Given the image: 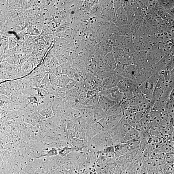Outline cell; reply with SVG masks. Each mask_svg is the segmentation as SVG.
Instances as JSON below:
<instances>
[{"instance_id": "4316f807", "label": "cell", "mask_w": 174, "mask_h": 174, "mask_svg": "<svg viewBox=\"0 0 174 174\" xmlns=\"http://www.w3.org/2000/svg\"><path fill=\"white\" fill-rule=\"evenodd\" d=\"M48 77L51 85L55 88H57L59 83L58 78L51 72L49 73Z\"/></svg>"}, {"instance_id": "52a82bcc", "label": "cell", "mask_w": 174, "mask_h": 174, "mask_svg": "<svg viewBox=\"0 0 174 174\" xmlns=\"http://www.w3.org/2000/svg\"><path fill=\"white\" fill-rule=\"evenodd\" d=\"M138 71V65L133 64L129 65L124 70L122 76L130 80L136 81Z\"/></svg>"}, {"instance_id": "74e56055", "label": "cell", "mask_w": 174, "mask_h": 174, "mask_svg": "<svg viewBox=\"0 0 174 174\" xmlns=\"http://www.w3.org/2000/svg\"><path fill=\"white\" fill-rule=\"evenodd\" d=\"M51 72L58 78L63 75L62 72L61 67L60 66L55 68Z\"/></svg>"}, {"instance_id": "9c48e42d", "label": "cell", "mask_w": 174, "mask_h": 174, "mask_svg": "<svg viewBox=\"0 0 174 174\" xmlns=\"http://www.w3.org/2000/svg\"><path fill=\"white\" fill-rule=\"evenodd\" d=\"M112 52L117 64L121 63L127 55L122 47L119 46L113 47Z\"/></svg>"}, {"instance_id": "484cf974", "label": "cell", "mask_w": 174, "mask_h": 174, "mask_svg": "<svg viewBox=\"0 0 174 174\" xmlns=\"http://www.w3.org/2000/svg\"><path fill=\"white\" fill-rule=\"evenodd\" d=\"M67 91L66 89L58 87L55 96L59 98L65 99Z\"/></svg>"}, {"instance_id": "ab89813d", "label": "cell", "mask_w": 174, "mask_h": 174, "mask_svg": "<svg viewBox=\"0 0 174 174\" xmlns=\"http://www.w3.org/2000/svg\"><path fill=\"white\" fill-rule=\"evenodd\" d=\"M78 70L77 68L73 66L71 68L67 74V76L71 79H73L74 75L77 73Z\"/></svg>"}, {"instance_id": "5bb4252c", "label": "cell", "mask_w": 174, "mask_h": 174, "mask_svg": "<svg viewBox=\"0 0 174 174\" xmlns=\"http://www.w3.org/2000/svg\"><path fill=\"white\" fill-rule=\"evenodd\" d=\"M107 116L122 115L123 116L122 111L120 103H117L111 108L107 113Z\"/></svg>"}, {"instance_id": "60d3db41", "label": "cell", "mask_w": 174, "mask_h": 174, "mask_svg": "<svg viewBox=\"0 0 174 174\" xmlns=\"http://www.w3.org/2000/svg\"><path fill=\"white\" fill-rule=\"evenodd\" d=\"M77 83V82L75 81V80H74L73 79H71L70 80V81L67 84L66 89L67 90H70L74 88Z\"/></svg>"}, {"instance_id": "f1b7e54d", "label": "cell", "mask_w": 174, "mask_h": 174, "mask_svg": "<svg viewBox=\"0 0 174 174\" xmlns=\"http://www.w3.org/2000/svg\"><path fill=\"white\" fill-rule=\"evenodd\" d=\"M37 93L40 100H43L47 97L49 95L47 92L45 90L40 88L39 87L36 88Z\"/></svg>"}, {"instance_id": "8992f818", "label": "cell", "mask_w": 174, "mask_h": 174, "mask_svg": "<svg viewBox=\"0 0 174 174\" xmlns=\"http://www.w3.org/2000/svg\"><path fill=\"white\" fill-rule=\"evenodd\" d=\"M117 74L113 73L108 77L103 80L101 90H105L115 88V87L117 86Z\"/></svg>"}, {"instance_id": "83f0119b", "label": "cell", "mask_w": 174, "mask_h": 174, "mask_svg": "<svg viewBox=\"0 0 174 174\" xmlns=\"http://www.w3.org/2000/svg\"><path fill=\"white\" fill-rule=\"evenodd\" d=\"M40 114L46 119L51 117L53 115V111L52 107H49L43 109L40 112Z\"/></svg>"}, {"instance_id": "d590c367", "label": "cell", "mask_w": 174, "mask_h": 174, "mask_svg": "<svg viewBox=\"0 0 174 174\" xmlns=\"http://www.w3.org/2000/svg\"><path fill=\"white\" fill-rule=\"evenodd\" d=\"M53 56V51H50L45 56L44 63L48 66Z\"/></svg>"}, {"instance_id": "277c9868", "label": "cell", "mask_w": 174, "mask_h": 174, "mask_svg": "<svg viewBox=\"0 0 174 174\" xmlns=\"http://www.w3.org/2000/svg\"><path fill=\"white\" fill-rule=\"evenodd\" d=\"M165 56V53L163 51L157 50L148 52L147 54L146 63L152 66L158 63Z\"/></svg>"}, {"instance_id": "e0dca14e", "label": "cell", "mask_w": 174, "mask_h": 174, "mask_svg": "<svg viewBox=\"0 0 174 174\" xmlns=\"http://www.w3.org/2000/svg\"><path fill=\"white\" fill-rule=\"evenodd\" d=\"M23 53L15 54L11 56L6 61L10 65L14 66L19 65L20 59Z\"/></svg>"}, {"instance_id": "d4e9b609", "label": "cell", "mask_w": 174, "mask_h": 174, "mask_svg": "<svg viewBox=\"0 0 174 174\" xmlns=\"http://www.w3.org/2000/svg\"><path fill=\"white\" fill-rule=\"evenodd\" d=\"M20 42L17 37L14 36L9 37L8 40L9 48L11 49L15 47L19 44Z\"/></svg>"}, {"instance_id": "5b68a950", "label": "cell", "mask_w": 174, "mask_h": 174, "mask_svg": "<svg viewBox=\"0 0 174 174\" xmlns=\"http://www.w3.org/2000/svg\"><path fill=\"white\" fill-rule=\"evenodd\" d=\"M116 20L114 23L116 26L119 27L127 24L128 18L127 12L122 6L116 12Z\"/></svg>"}, {"instance_id": "f35d334b", "label": "cell", "mask_w": 174, "mask_h": 174, "mask_svg": "<svg viewBox=\"0 0 174 174\" xmlns=\"http://www.w3.org/2000/svg\"><path fill=\"white\" fill-rule=\"evenodd\" d=\"M125 1H113L114 9L115 13L118 9L122 7Z\"/></svg>"}, {"instance_id": "7a4b0ae2", "label": "cell", "mask_w": 174, "mask_h": 174, "mask_svg": "<svg viewBox=\"0 0 174 174\" xmlns=\"http://www.w3.org/2000/svg\"><path fill=\"white\" fill-rule=\"evenodd\" d=\"M123 116H107L104 119L98 121L107 131L116 127L119 123Z\"/></svg>"}, {"instance_id": "603a6c76", "label": "cell", "mask_w": 174, "mask_h": 174, "mask_svg": "<svg viewBox=\"0 0 174 174\" xmlns=\"http://www.w3.org/2000/svg\"><path fill=\"white\" fill-rule=\"evenodd\" d=\"M73 60H70L67 62L60 65L63 74L67 75L68 72L73 66Z\"/></svg>"}, {"instance_id": "836d02e7", "label": "cell", "mask_w": 174, "mask_h": 174, "mask_svg": "<svg viewBox=\"0 0 174 174\" xmlns=\"http://www.w3.org/2000/svg\"><path fill=\"white\" fill-rule=\"evenodd\" d=\"M59 150L57 148H53L49 151L47 153L42 157L55 156L59 154Z\"/></svg>"}, {"instance_id": "44dd1931", "label": "cell", "mask_w": 174, "mask_h": 174, "mask_svg": "<svg viewBox=\"0 0 174 174\" xmlns=\"http://www.w3.org/2000/svg\"><path fill=\"white\" fill-rule=\"evenodd\" d=\"M48 73H47L40 84L39 87L44 89L47 91L51 86L48 77Z\"/></svg>"}, {"instance_id": "b9f144b4", "label": "cell", "mask_w": 174, "mask_h": 174, "mask_svg": "<svg viewBox=\"0 0 174 174\" xmlns=\"http://www.w3.org/2000/svg\"><path fill=\"white\" fill-rule=\"evenodd\" d=\"M168 11H170L172 14L174 15V7Z\"/></svg>"}, {"instance_id": "4dcf8cb0", "label": "cell", "mask_w": 174, "mask_h": 174, "mask_svg": "<svg viewBox=\"0 0 174 174\" xmlns=\"http://www.w3.org/2000/svg\"><path fill=\"white\" fill-rule=\"evenodd\" d=\"M48 73L49 72H43L32 77L34 81L35 82V84L38 85V87L46 74Z\"/></svg>"}, {"instance_id": "1f68e13d", "label": "cell", "mask_w": 174, "mask_h": 174, "mask_svg": "<svg viewBox=\"0 0 174 174\" xmlns=\"http://www.w3.org/2000/svg\"><path fill=\"white\" fill-rule=\"evenodd\" d=\"M17 36L19 40L22 43H24L28 38L29 35L25 30L21 31L17 34Z\"/></svg>"}, {"instance_id": "f546056e", "label": "cell", "mask_w": 174, "mask_h": 174, "mask_svg": "<svg viewBox=\"0 0 174 174\" xmlns=\"http://www.w3.org/2000/svg\"><path fill=\"white\" fill-rule=\"evenodd\" d=\"M114 148L113 146H112L105 147L102 151L98 152L106 155L108 157H111L114 153Z\"/></svg>"}, {"instance_id": "7402d4cb", "label": "cell", "mask_w": 174, "mask_h": 174, "mask_svg": "<svg viewBox=\"0 0 174 174\" xmlns=\"http://www.w3.org/2000/svg\"><path fill=\"white\" fill-rule=\"evenodd\" d=\"M1 80H6L14 79L17 76L9 71L1 70Z\"/></svg>"}, {"instance_id": "7c38bea8", "label": "cell", "mask_w": 174, "mask_h": 174, "mask_svg": "<svg viewBox=\"0 0 174 174\" xmlns=\"http://www.w3.org/2000/svg\"><path fill=\"white\" fill-rule=\"evenodd\" d=\"M43 26V25L41 23L38 24L27 28L25 30L29 35L37 36L40 34L42 32Z\"/></svg>"}, {"instance_id": "4fadbf2b", "label": "cell", "mask_w": 174, "mask_h": 174, "mask_svg": "<svg viewBox=\"0 0 174 174\" xmlns=\"http://www.w3.org/2000/svg\"><path fill=\"white\" fill-rule=\"evenodd\" d=\"M80 94L74 88L67 90L65 100L71 101H78Z\"/></svg>"}, {"instance_id": "cb8c5ba5", "label": "cell", "mask_w": 174, "mask_h": 174, "mask_svg": "<svg viewBox=\"0 0 174 174\" xmlns=\"http://www.w3.org/2000/svg\"><path fill=\"white\" fill-rule=\"evenodd\" d=\"M59 66L60 64L58 59L53 56L48 65L49 72H51L52 70Z\"/></svg>"}, {"instance_id": "7bdbcfd3", "label": "cell", "mask_w": 174, "mask_h": 174, "mask_svg": "<svg viewBox=\"0 0 174 174\" xmlns=\"http://www.w3.org/2000/svg\"><path fill=\"white\" fill-rule=\"evenodd\" d=\"M71 174H75L73 172V173H71Z\"/></svg>"}, {"instance_id": "e575fe53", "label": "cell", "mask_w": 174, "mask_h": 174, "mask_svg": "<svg viewBox=\"0 0 174 174\" xmlns=\"http://www.w3.org/2000/svg\"><path fill=\"white\" fill-rule=\"evenodd\" d=\"M28 99L29 100V102L27 104V105L31 103L36 104L37 105L39 104L40 100L38 94L33 95L28 97Z\"/></svg>"}, {"instance_id": "ac0fdd59", "label": "cell", "mask_w": 174, "mask_h": 174, "mask_svg": "<svg viewBox=\"0 0 174 174\" xmlns=\"http://www.w3.org/2000/svg\"><path fill=\"white\" fill-rule=\"evenodd\" d=\"M157 2L161 7L167 11L174 7V1H157Z\"/></svg>"}, {"instance_id": "9a60e30c", "label": "cell", "mask_w": 174, "mask_h": 174, "mask_svg": "<svg viewBox=\"0 0 174 174\" xmlns=\"http://www.w3.org/2000/svg\"><path fill=\"white\" fill-rule=\"evenodd\" d=\"M67 116L71 121L73 122L78 118L82 116L80 109H70L67 112Z\"/></svg>"}, {"instance_id": "3957f363", "label": "cell", "mask_w": 174, "mask_h": 174, "mask_svg": "<svg viewBox=\"0 0 174 174\" xmlns=\"http://www.w3.org/2000/svg\"><path fill=\"white\" fill-rule=\"evenodd\" d=\"M99 95L107 97L117 103H120L123 100V94L117 87L99 91Z\"/></svg>"}, {"instance_id": "30bf717a", "label": "cell", "mask_w": 174, "mask_h": 174, "mask_svg": "<svg viewBox=\"0 0 174 174\" xmlns=\"http://www.w3.org/2000/svg\"><path fill=\"white\" fill-rule=\"evenodd\" d=\"M93 116L96 122L100 121L107 116L106 113L102 108L99 103L93 105Z\"/></svg>"}, {"instance_id": "2e32d148", "label": "cell", "mask_w": 174, "mask_h": 174, "mask_svg": "<svg viewBox=\"0 0 174 174\" xmlns=\"http://www.w3.org/2000/svg\"><path fill=\"white\" fill-rule=\"evenodd\" d=\"M68 138L70 141L76 137L75 128L73 122L70 121L66 123Z\"/></svg>"}, {"instance_id": "ffe728a7", "label": "cell", "mask_w": 174, "mask_h": 174, "mask_svg": "<svg viewBox=\"0 0 174 174\" xmlns=\"http://www.w3.org/2000/svg\"><path fill=\"white\" fill-rule=\"evenodd\" d=\"M73 123L75 127L84 129L86 130V121L82 116L78 118Z\"/></svg>"}, {"instance_id": "d6a6232c", "label": "cell", "mask_w": 174, "mask_h": 174, "mask_svg": "<svg viewBox=\"0 0 174 174\" xmlns=\"http://www.w3.org/2000/svg\"><path fill=\"white\" fill-rule=\"evenodd\" d=\"M74 88L79 94L87 92L85 89L84 82H77Z\"/></svg>"}, {"instance_id": "8d00e7d4", "label": "cell", "mask_w": 174, "mask_h": 174, "mask_svg": "<svg viewBox=\"0 0 174 174\" xmlns=\"http://www.w3.org/2000/svg\"><path fill=\"white\" fill-rule=\"evenodd\" d=\"M88 94H87V92H85L80 94L78 102L82 104L85 101L88 99Z\"/></svg>"}, {"instance_id": "6da1fadb", "label": "cell", "mask_w": 174, "mask_h": 174, "mask_svg": "<svg viewBox=\"0 0 174 174\" xmlns=\"http://www.w3.org/2000/svg\"><path fill=\"white\" fill-rule=\"evenodd\" d=\"M90 144L99 150L102 151L107 147L113 146V141L108 131H104L96 135L91 140Z\"/></svg>"}, {"instance_id": "d6986e66", "label": "cell", "mask_w": 174, "mask_h": 174, "mask_svg": "<svg viewBox=\"0 0 174 174\" xmlns=\"http://www.w3.org/2000/svg\"><path fill=\"white\" fill-rule=\"evenodd\" d=\"M58 79L59 81L58 87L65 89H66L67 84L71 79L65 74H63L61 77L59 78Z\"/></svg>"}, {"instance_id": "8fae6325", "label": "cell", "mask_w": 174, "mask_h": 174, "mask_svg": "<svg viewBox=\"0 0 174 174\" xmlns=\"http://www.w3.org/2000/svg\"><path fill=\"white\" fill-rule=\"evenodd\" d=\"M82 116L85 120L86 121L94 119L93 116V106L87 107L84 106L80 109Z\"/></svg>"}, {"instance_id": "ba28073f", "label": "cell", "mask_w": 174, "mask_h": 174, "mask_svg": "<svg viewBox=\"0 0 174 174\" xmlns=\"http://www.w3.org/2000/svg\"><path fill=\"white\" fill-rule=\"evenodd\" d=\"M98 101L101 108L106 114L111 108L117 103L108 97L100 95L98 96Z\"/></svg>"}]
</instances>
